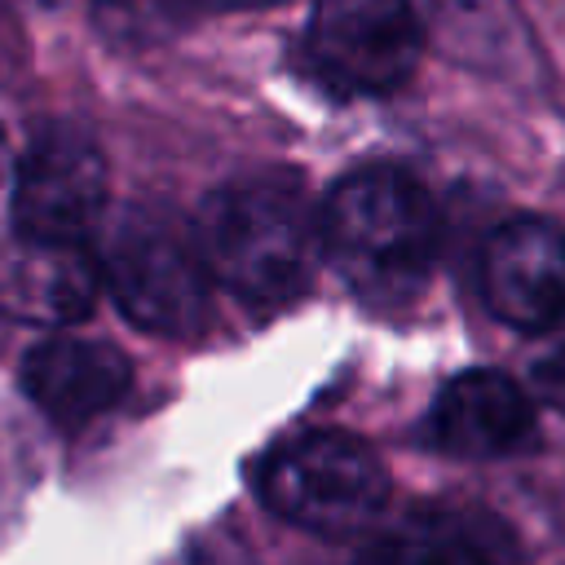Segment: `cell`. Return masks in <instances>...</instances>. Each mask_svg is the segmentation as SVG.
<instances>
[{
  "label": "cell",
  "instance_id": "obj_1",
  "mask_svg": "<svg viewBox=\"0 0 565 565\" xmlns=\"http://www.w3.org/2000/svg\"><path fill=\"white\" fill-rule=\"evenodd\" d=\"M194 247L216 287L243 305L269 309L296 300L322 260V221L313 203L278 177L221 185L199 216Z\"/></svg>",
  "mask_w": 565,
  "mask_h": 565
},
{
  "label": "cell",
  "instance_id": "obj_2",
  "mask_svg": "<svg viewBox=\"0 0 565 565\" xmlns=\"http://www.w3.org/2000/svg\"><path fill=\"white\" fill-rule=\"evenodd\" d=\"M322 252L362 291L415 287L437 252V212L428 190L388 163L349 172L322 203Z\"/></svg>",
  "mask_w": 565,
  "mask_h": 565
},
{
  "label": "cell",
  "instance_id": "obj_3",
  "mask_svg": "<svg viewBox=\"0 0 565 565\" xmlns=\"http://www.w3.org/2000/svg\"><path fill=\"white\" fill-rule=\"evenodd\" d=\"M102 287L119 313L154 335H194L212 313V278L185 230L150 207H128L102 230Z\"/></svg>",
  "mask_w": 565,
  "mask_h": 565
},
{
  "label": "cell",
  "instance_id": "obj_4",
  "mask_svg": "<svg viewBox=\"0 0 565 565\" xmlns=\"http://www.w3.org/2000/svg\"><path fill=\"white\" fill-rule=\"evenodd\" d=\"M260 494L300 530L358 534L388 503V468L353 433L309 428L265 455Z\"/></svg>",
  "mask_w": 565,
  "mask_h": 565
},
{
  "label": "cell",
  "instance_id": "obj_5",
  "mask_svg": "<svg viewBox=\"0 0 565 565\" xmlns=\"http://www.w3.org/2000/svg\"><path fill=\"white\" fill-rule=\"evenodd\" d=\"M305 53L344 93H388L424 57V18L411 0H318Z\"/></svg>",
  "mask_w": 565,
  "mask_h": 565
},
{
  "label": "cell",
  "instance_id": "obj_6",
  "mask_svg": "<svg viewBox=\"0 0 565 565\" xmlns=\"http://www.w3.org/2000/svg\"><path fill=\"white\" fill-rule=\"evenodd\" d=\"M106 159L75 128H44L13 172V225L26 238L84 243L106 212Z\"/></svg>",
  "mask_w": 565,
  "mask_h": 565
},
{
  "label": "cell",
  "instance_id": "obj_7",
  "mask_svg": "<svg viewBox=\"0 0 565 565\" xmlns=\"http://www.w3.org/2000/svg\"><path fill=\"white\" fill-rule=\"evenodd\" d=\"M481 296L516 331L565 322V230L543 216L503 221L481 247Z\"/></svg>",
  "mask_w": 565,
  "mask_h": 565
},
{
  "label": "cell",
  "instance_id": "obj_8",
  "mask_svg": "<svg viewBox=\"0 0 565 565\" xmlns=\"http://www.w3.org/2000/svg\"><path fill=\"white\" fill-rule=\"evenodd\" d=\"M516 534L481 503H419L388 521L353 565H516Z\"/></svg>",
  "mask_w": 565,
  "mask_h": 565
},
{
  "label": "cell",
  "instance_id": "obj_9",
  "mask_svg": "<svg viewBox=\"0 0 565 565\" xmlns=\"http://www.w3.org/2000/svg\"><path fill=\"white\" fill-rule=\"evenodd\" d=\"M102 291L97 256L84 243L13 234L0 247V313L35 327L79 322Z\"/></svg>",
  "mask_w": 565,
  "mask_h": 565
},
{
  "label": "cell",
  "instance_id": "obj_10",
  "mask_svg": "<svg viewBox=\"0 0 565 565\" xmlns=\"http://www.w3.org/2000/svg\"><path fill=\"white\" fill-rule=\"evenodd\" d=\"M534 406L521 384L499 371L455 375L424 419V441L459 459H499L530 441Z\"/></svg>",
  "mask_w": 565,
  "mask_h": 565
},
{
  "label": "cell",
  "instance_id": "obj_11",
  "mask_svg": "<svg viewBox=\"0 0 565 565\" xmlns=\"http://www.w3.org/2000/svg\"><path fill=\"white\" fill-rule=\"evenodd\" d=\"M132 384V362L106 344L84 335H53L35 344L22 362L26 397L57 424H88L110 411Z\"/></svg>",
  "mask_w": 565,
  "mask_h": 565
},
{
  "label": "cell",
  "instance_id": "obj_12",
  "mask_svg": "<svg viewBox=\"0 0 565 565\" xmlns=\"http://www.w3.org/2000/svg\"><path fill=\"white\" fill-rule=\"evenodd\" d=\"M530 384H534V397L547 402L552 411L565 415V340H556L530 371Z\"/></svg>",
  "mask_w": 565,
  "mask_h": 565
},
{
  "label": "cell",
  "instance_id": "obj_13",
  "mask_svg": "<svg viewBox=\"0 0 565 565\" xmlns=\"http://www.w3.org/2000/svg\"><path fill=\"white\" fill-rule=\"evenodd\" d=\"M177 4H194V9H260V4H278V0H177Z\"/></svg>",
  "mask_w": 565,
  "mask_h": 565
},
{
  "label": "cell",
  "instance_id": "obj_14",
  "mask_svg": "<svg viewBox=\"0 0 565 565\" xmlns=\"http://www.w3.org/2000/svg\"><path fill=\"white\" fill-rule=\"evenodd\" d=\"M0 172H4V137H0Z\"/></svg>",
  "mask_w": 565,
  "mask_h": 565
}]
</instances>
